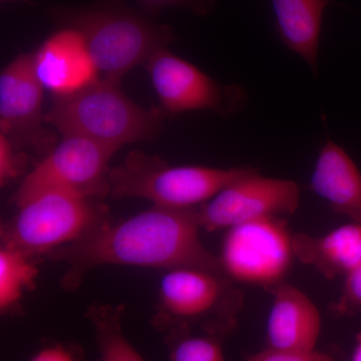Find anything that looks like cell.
Returning <instances> with one entry per match:
<instances>
[{
    "label": "cell",
    "mask_w": 361,
    "mask_h": 361,
    "mask_svg": "<svg viewBox=\"0 0 361 361\" xmlns=\"http://www.w3.org/2000/svg\"><path fill=\"white\" fill-rule=\"evenodd\" d=\"M49 16L61 27L84 35L97 70L104 80L120 82L135 66L175 42L174 30L130 8L123 0H99L85 6H59Z\"/></svg>",
    "instance_id": "7a4b0ae2"
},
{
    "label": "cell",
    "mask_w": 361,
    "mask_h": 361,
    "mask_svg": "<svg viewBox=\"0 0 361 361\" xmlns=\"http://www.w3.org/2000/svg\"><path fill=\"white\" fill-rule=\"evenodd\" d=\"M145 66L165 115L211 111L228 116L238 113L247 103L245 89L218 84L168 47L154 54Z\"/></svg>",
    "instance_id": "ba28073f"
},
{
    "label": "cell",
    "mask_w": 361,
    "mask_h": 361,
    "mask_svg": "<svg viewBox=\"0 0 361 361\" xmlns=\"http://www.w3.org/2000/svg\"><path fill=\"white\" fill-rule=\"evenodd\" d=\"M310 188L336 213L361 226V172L345 149L329 139L320 149Z\"/></svg>",
    "instance_id": "5bb4252c"
},
{
    "label": "cell",
    "mask_w": 361,
    "mask_h": 361,
    "mask_svg": "<svg viewBox=\"0 0 361 361\" xmlns=\"http://www.w3.org/2000/svg\"><path fill=\"white\" fill-rule=\"evenodd\" d=\"M123 306L92 304L85 317L96 337L97 361H148L134 348L123 332Z\"/></svg>",
    "instance_id": "e0dca14e"
},
{
    "label": "cell",
    "mask_w": 361,
    "mask_h": 361,
    "mask_svg": "<svg viewBox=\"0 0 361 361\" xmlns=\"http://www.w3.org/2000/svg\"><path fill=\"white\" fill-rule=\"evenodd\" d=\"M245 361H336L332 356L320 351L279 350V349L265 348L258 353L247 356Z\"/></svg>",
    "instance_id": "cb8c5ba5"
},
{
    "label": "cell",
    "mask_w": 361,
    "mask_h": 361,
    "mask_svg": "<svg viewBox=\"0 0 361 361\" xmlns=\"http://www.w3.org/2000/svg\"><path fill=\"white\" fill-rule=\"evenodd\" d=\"M152 325L166 334L193 332L227 338L236 329L243 293L222 273L196 268L166 271Z\"/></svg>",
    "instance_id": "5b68a950"
},
{
    "label": "cell",
    "mask_w": 361,
    "mask_h": 361,
    "mask_svg": "<svg viewBox=\"0 0 361 361\" xmlns=\"http://www.w3.org/2000/svg\"><path fill=\"white\" fill-rule=\"evenodd\" d=\"M350 361H361V332L356 336L355 345L353 348Z\"/></svg>",
    "instance_id": "d4e9b609"
},
{
    "label": "cell",
    "mask_w": 361,
    "mask_h": 361,
    "mask_svg": "<svg viewBox=\"0 0 361 361\" xmlns=\"http://www.w3.org/2000/svg\"><path fill=\"white\" fill-rule=\"evenodd\" d=\"M32 256L16 249L1 247L0 250V311L13 314L20 310L25 292L35 288L39 271Z\"/></svg>",
    "instance_id": "ac0fdd59"
},
{
    "label": "cell",
    "mask_w": 361,
    "mask_h": 361,
    "mask_svg": "<svg viewBox=\"0 0 361 361\" xmlns=\"http://www.w3.org/2000/svg\"><path fill=\"white\" fill-rule=\"evenodd\" d=\"M13 200L18 211L1 226L2 246L32 257L75 243L109 221L102 200L63 188L20 186Z\"/></svg>",
    "instance_id": "3957f363"
},
{
    "label": "cell",
    "mask_w": 361,
    "mask_h": 361,
    "mask_svg": "<svg viewBox=\"0 0 361 361\" xmlns=\"http://www.w3.org/2000/svg\"><path fill=\"white\" fill-rule=\"evenodd\" d=\"M44 90L33 65V52L21 54L0 75V134L16 148H54V137L44 129Z\"/></svg>",
    "instance_id": "8fae6325"
},
{
    "label": "cell",
    "mask_w": 361,
    "mask_h": 361,
    "mask_svg": "<svg viewBox=\"0 0 361 361\" xmlns=\"http://www.w3.org/2000/svg\"><path fill=\"white\" fill-rule=\"evenodd\" d=\"M227 230L218 256L226 276L267 289L284 282L295 258L293 234L284 220L264 218Z\"/></svg>",
    "instance_id": "52a82bcc"
},
{
    "label": "cell",
    "mask_w": 361,
    "mask_h": 361,
    "mask_svg": "<svg viewBox=\"0 0 361 361\" xmlns=\"http://www.w3.org/2000/svg\"><path fill=\"white\" fill-rule=\"evenodd\" d=\"M28 361H84V351L71 342L47 341Z\"/></svg>",
    "instance_id": "603a6c76"
},
{
    "label": "cell",
    "mask_w": 361,
    "mask_h": 361,
    "mask_svg": "<svg viewBox=\"0 0 361 361\" xmlns=\"http://www.w3.org/2000/svg\"><path fill=\"white\" fill-rule=\"evenodd\" d=\"M273 302L266 324L267 348L288 351L316 350L322 315L313 301L293 285L272 289Z\"/></svg>",
    "instance_id": "4fadbf2b"
},
{
    "label": "cell",
    "mask_w": 361,
    "mask_h": 361,
    "mask_svg": "<svg viewBox=\"0 0 361 361\" xmlns=\"http://www.w3.org/2000/svg\"><path fill=\"white\" fill-rule=\"evenodd\" d=\"M120 82L99 78L68 97H54L45 123L61 135L89 137L118 152L123 146L155 139L163 127V111L146 110L122 92Z\"/></svg>",
    "instance_id": "277c9868"
},
{
    "label": "cell",
    "mask_w": 361,
    "mask_h": 361,
    "mask_svg": "<svg viewBox=\"0 0 361 361\" xmlns=\"http://www.w3.org/2000/svg\"><path fill=\"white\" fill-rule=\"evenodd\" d=\"M141 6L142 11L149 16H158L164 9L180 7L204 16L212 13L215 0H135Z\"/></svg>",
    "instance_id": "44dd1931"
},
{
    "label": "cell",
    "mask_w": 361,
    "mask_h": 361,
    "mask_svg": "<svg viewBox=\"0 0 361 361\" xmlns=\"http://www.w3.org/2000/svg\"><path fill=\"white\" fill-rule=\"evenodd\" d=\"M248 170L201 166L175 167L159 157L132 151L121 165L111 169L110 196L115 199H146L154 205L170 208H196Z\"/></svg>",
    "instance_id": "8992f818"
},
{
    "label": "cell",
    "mask_w": 361,
    "mask_h": 361,
    "mask_svg": "<svg viewBox=\"0 0 361 361\" xmlns=\"http://www.w3.org/2000/svg\"><path fill=\"white\" fill-rule=\"evenodd\" d=\"M299 203L297 183L265 177L249 168L245 174L202 204L197 212L202 229L214 232L250 221L291 215Z\"/></svg>",
    "instance_id": "9c48e42d"
},
{
    "label": "cell",
    "mask_w": 361,
    "mask_h": 361,
    "mask_svg": "<svg viewBox=\"0 0 361 361\" xmlns=\"http://www.w3.org/2000/svg\"><path fill=\"white\" fill-rule=\"evenodd\" d=\"M200 229L197 207L154 205L116 224L106 221L84 238L47 256L70 266L63 278L68 290L77 288L87 271L104 265L165 271L196 268L224 274L219 257L202 243Z\"/></svg>",
    "instance_id": "6da1fadb"
},
{
    "label": "cell",
    "mask_w": 361,
    "mask_h": 361,
    "mask_svg": "<svg viewBox=\"0 0 361 361\" xmlns=\"http://www.w3.org/2000/svg\"><path fill=\"white\" fill-rule=\"evenodd\" d=\"M169 361H226L222 339L194 332H176L164 336Z\"/></svg>",
    "instance_id": "d6986e66"
},
{
    "label": "cell",
    "mask_w": 361,
    "mask_h": 361,
    "mask_svg": "<svg viewBox=\"0 0 361 361\" xmlns=\"http://www.w3.org/2000/svg\"><path fill=\"white\" fill-rule=\"evenodd\" d=\"M334 312L339 315L361 312V264L345 277L343 292Z\"/></svg>",
    "instance_id": "7402d4cb"
},
{
    "label": "cell",
    "mask_w": 361,
    "mask_h": 361,
    "mask_svg": "<svg viewBox=\"0 0 361 361\" xmlns=\"http://www.w3.org/2000/svg\"><path fill=\"white\" fill-rule=\"evenodd\" d=\"M35 73L54 97H68L99 80L94 59L84 35L71 27H61L33 52Z\"/></svg>",
    "instance_id": "7c38bea8"
},
{
    "label": "cell",
    "mask_w": 361,
    "mask_h": 361,
    "mask_svg": "<svg viewBox=\"0 0 361 361\" xmlns=\"http://www.w3.org/2000/svg\"><path fill=\"white\" fill-rule=\"evenodd\" d=\"M295 258L312 266L325 278L346 277L361 264V226H341L324 236L293 234Z\"/></svg>",
    "instance_id": "9a60e30c"
},
{
    "label": "cell",
    "mask_w": 361,
    "mask_h": 361,
    "mask_svg": "<svg viewBox=\"0 0 361 361\" xmlns=\"http://www.w3.org/2000/svg\"><path fill=\"white\" fill-rule=\"evenodd\" d=\"M27 163V156L16 148L6 135L0 134V186L18 179Z\"/></svg>",
    "instance_id": "ffe728a7"
},
{
    "label": "cell",
    "mask_w": 361,
    "mask_h": 361,
    "mask_svg": "<svg viewBox=\"0 0 361 361\" xmlns=\"http://www.w3.org/2000/svg\"><path fill=\"white\" fill-rule=\"evenodd\" d=\"M1 1H13V0H1ZM23 1H26V0H23Z\"/></svg>",
    "instance_id": "484cf974"
},
{
    "label": "cell",
    "mask_w": 361,
    "mask_h": 361,
    "mask_svg": "<svg viewBox=\"0 0 361 361\" xmlns=\"http://www.w3.org/2000/svg\"><path fill=\"white\" fill-rule=\"evenodd\" d=\"M115 149L89 137L63 135V140L28 173L20 187L56 186L87 198L110 195L109 163Z\"/></svg>",
    "instance_id": "30bf717a"
},
{
    "label": "cell",
    "mask_w": 361,
    "mask_h": 361,
    "mask_svg": "<svg viewBox=\"0 0 361 361\" xmlns=\"http://www.w3.org/2000/svg\"><path fill=\"white\" fill-rule=\"evenodd\" d=\"M271 2L280 39L317 75L323 14L331 0H271Z\"/></svg>",
    "instance_id": "2e32d148"
}]
</instances>
